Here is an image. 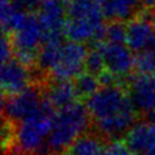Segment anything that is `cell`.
<instances>
[{
  "label": "cell",
  "instance_id": "44dd1931",
  "mask_svg": "<svg viewBox=\"0 0 155 155\" xmlns=\"http://www.w3.org/2000/svg\"><path fill=\"white\" fill-rule=\"evenodd\" d=\"M104 155H136V154L131 150L126 140L115 138L107 144Z\"/></svg>",
  "mask_w": 155,
  "mask_h": 155
},
{
  "label": "cell",
  "instance_id": "8992f818",
  "mask_svg": "<svg viewBox=\"0 0 155 155\" xmlns=\"http://www.w3.org/2000/svg\"><path fill=\"white\" fill-rule=\"evenodd\" d=\"M130 99L120 85L103 86L87 99L86 107L93 120H101L117 113Z\"/></svg>",
  "mask_w": 155,
  "mask_h": 155
},
{
  "label": "cell",
  "instance_id": "ac0fdd59",
  "mask_svg": "<svg viewBox=\"0 0 155 155\" xmlns=\"http://www.w3.org/2000/svg\"><path fill=\"white\" fill-rule=\"evenodd\" d=\"M134 70L137 74L155 73V53L151 50L138 52L134 57Z\"/></svg>",
  "mask_w": 155,
  "mask_h": 155
},
{
  "label": "cell",
  "instance_id": "5b68a950",
  "mask_svg": "<svg viewBox=\"0 0 155 155\" xmlns=\"http://www.w3.org/2000/svg\"><path fill=\"white\" fill-rule=\"evenodd\" d=\"M87 48L81 42L67 41L63 44L59 58L54 68L50 71L51 80H70L82 74L87 57Z\"/></svg>",
  "mask_w": 155,
  "mask_h": 155
},
{
  "label": "cell",
  "instance_id": "484cf974",
  "mask_svg": "<svg viewBox=\"0 0 155 155\" xmlns=\"http://www.w3.org/2000/svg\"><path fill=\"white\" fill-rule=\"evenodd\" d=\"M58 1H61V2H63V4H68V5H69L73 0H58Z\"/></svg>",
  "mask_w": 155,
  "mask_h": 155
},
{
  "label": "cell",
  "instance_id": "9a60e30c",
  "mask_svg": "<svg viewBox=\"0 0 155 155\" xmlns=\"http://www.w3.org/2000/svg\"><path fill=\"white\" fill-rule=\"evenodd\" d=\"M107 143L104 137L97 133L81 134L64 154L67 155H104Z\"/></svg>",
  "mask_w": 155,
  "mask_h": 155
},
{
  "label": "cell",
  "instance_id": "5bb4252c",
  "mask_svg": "<svg viewBox=\"0 0 155 155\" xmlns=\"http://www.w3.org/2000/svg\"><path fill=\"white\" fill-rule=\"evenodd\" d=\"M99 4L109 21H131L143 8L140 0H99Z\"/></svg>",
  "mask_w": 155,
  "mask_h": 155
},
{
  "label": "cell",
  "instance_id": "277c9868",
  "mask_svg": "<svg viewBox=\"0 0 155 155\" xmlns=\"http://www.w3.org/2000/svg\"><path fill=\"white\" fill-rule=\"evenodd\" d=\"M44 99L40 84H31L22 92L13 96H2V116L15 124L35 113Z\"/></svg>",
  "mask_w": 155,
  "mask_h": 155
},
{
  "label": "cell",
  "instance_id": "2e32d148",
  "mask_svg": "<svg viewBox=\"0 0 155 155\" xmlns=\"http://www.w3.org/2000/svg\"><path fill=\"white\" fill-rule=\"evenodd\" d=\"M151 138V124L147 120L136 122L126 134V143L136 155H144Z\"/></svg>",
  "mask_w": 155,
  "mask_h": 155
},
{
  "label": "cell",
  "instance_id": "603a6c76",
  "mask_svg": "<svg viewBox=\"0 0 155 155\" xmlns=\"http://www.w3.org/2000/svg\"><path fill=\"white\" fill-rule=\"evenodd\" d=\"M12 54H15L13 52V45L11 41V38L8 34L4 33L2 34V39H1V61L2 63L12 59Z\"/></svg>",
  "mask_w": 155,
  "mask_h": 155
},
{
  "label": "cell",
  "instance_id": "7402d4cb",
  "mask_svg": "<svg viewBox=\"0 0 155 155\" xmlns=\"http://www.w3.org/2000/svg\"><path fill=\"white\" fill-rule=\"evenodd\" d=\"M17 8L22 10L25 13H34L40 10V6L44 0H10Z\"/></svg>",
  "mask_w": 155,
  "mask_h": 155
},
{
  "label": "cell",
  "instance_id": "d6986e66",
  "mask_svg": "<svg viewBox=\"0 0 155 155\" xmlns=\"http://www.w3.org/2000/svg\"><path fill=\"white\" fill-rule=\"evenodd\" d=\"M127 25L120 21H109L105 24V40L109 42L124 44L126 42Z\"/></svg>",
  "mask_w": 155,
  "mask_h": 155
},
{
  "label": "cell",
  "instance_id": "4fadbf2b",
  "mask_svg": "<svg viewBox=\"0 0 155 155\" xmlns=\"http://www.w3.org/2000/svg\"><path fill=\"white\" fill-rule=\"evenodd\" d=\"M41 86L44 98H46L57 110L69 107L76 102L78 93L74 82L70 80H51L48 78Z\"/></svg>",
  "mask_w": 155,
  "mask_h": 155
},
{
  "label": "cell",
  "instance_id": "cb8c5ba5",
  "mask_svg": "<svg viewBox=\"0 0 155 155\" xmlns=\"http://www.w3.org/2000/svg\"><path fill=\"white\" fill-rule=\"evenodd\" d=\"M117 79L119 78L116 75H114L113 73H110L107 69L98 75V80H99V82H101L102 86H113V85H116Z\"/></svg>",
  "mask_w": 155,
  "mask_h": 155
},
{
  "label": "cell",
  "instance_id": "ffe728a7",
  "mask_svg": "<svg viewBox=\"0 0 155 155\" xmlns=\"http://www.w3.org/2000/svg\"><path fill=\"white\" fill-rule=\"evenodd\" d=\"M85 69L87 73L93 74L96 76H98L101 73H103L107 69L103 56H102L101 51L98 50V47L88 51L87 57H86V62H85Z\"/></svg>",
  "mask_w": 155,
  "mask_h": 155
},
{
  "label": "cell",
  "instance_id": "8fae6325",
  "mask_svg": "<svg viewBox=\"0 0 155 155\" xmlns=\"http://www.w3.org/2000/svg\"><path fill=\"white\" fill-rule=\"evenodd\" d=\"M136 108L130 99L117 113L101 120H96V127L104 138H114L130 130L136 122Z\"/></svg>",
  "mask_w": 155,
  "mask_h": 155
},
{
  "label": "cell",
  "instance_id": "9c48e42d",
  "mask_svg": "<svg viewBox=\"0 0 155 155\" xmlns=\"http://www.w3.org/2000/svg\"><path fill=\"white\" fill-rule=\"evenodd\" d=\"M44 29V41L62 38L67 23V10L58 0H44L38 16Z\"/></svg>",
  "mask_w": 155,
  "mask_h": 155
},
{
  "label": "cell",
  "instance_id": "52a82bcc",
  "mask_svg": "<svg viewBox=\"0 0 155 155\" xmlns=\"http://www.w3.org/2000/svg\"><path fill=\"white\" fill-rule=\"evenodd\" d=\"M127 86L130 98L134 108L142 114H149L155 110V73L136 74L128 76Z\"/></svg>",
  "mask_w": 155,
  "mask_h": 155
},
{
  "label": "cell",
  "instance_id": "ba28073f",
  "mask_svg": "<svg viewBox=\"0 0 155 155\" xmlns=\"http://www.w3.org/2000/svg\"><path fill=\"white\" fill-rule=\"evenodd\" d=\"M96 47H98L103 56L107 70L117 78H125L132 69H134V57L132 56L130 47H126L124 44L105 41Z\"/></svg>",
  "mask_w": 155,
  "mask_h": 155
},
{
  "label": "cell",
  "instance_id": "d4e9b609",
  "mask_svg": "<svg viewBox=\"0 0 155 155\" xmlns=\"http://www.w3.org/2000/svg\"><path fill=\"white\" fill-rule=\"evenodd\" d=\"M143 8H155V0H140Z\"/></svg>",
  "mask_w": 155,
  "mask_h": 155
},
{
  "label": "cell",
  "instance_id": "6da1fadb",
  "mask_svg": "<svg viewBox=\"0 0 155 155\" xmlns=\"http://www.w3.org/2000/svg\"><path fill=\"white\" fill-rule=\"evenodd\" d=\"M57 109L44 98L40 108L16 124V142L10 155L46 154V142L53 126Z\"/></svg>",
  "mask_w": 155,
  "mask_h": 155
},
{
  "label": "cell",
  "instance_id": "7a4b0ae2",
  "mask_svg": "<svg viewBox=\"0 0 155 155\" xmlns=\"http://www.w3.org/2000/svg\"><path fill=\"white\" fill-rule=\"evenodd\" d=\"M87 107L80 102L57 110L53 126L46 142L47 154L62 155L67 149L85 133L91 122Z\"/></svg>",
  "mask_w": 155,
  "mask_h": 155
},
{
  "label": "cell",
  "instance_id": "30bf717a",
  "mask_svg": "<svg viewBox=\"0 0 155 155\" xmlns=\"http://www.w3.org/2000/svg\"><path fill=\"white\" fill-rule=\"evenodd\" d=\"M30 68L18 59H10L1 67V90L2 96H13L30 86Z\"/></svg>",
  "mask_w": 155,
  "mask_h": 155
},
{
  "label": "cell",
  "instance_id": "e0dca14e",
  "mask_svg": "<svg viewBox=\"0 0 155 155\" xmlns=\"http://www.w3.org/2000/svg\"><path fill=\"white\" fill-rule=\"evenodd\" d=\"M74 85H75L78 97L82 99H88L99 90L101 82L98 80V76L86 71L80 74L78 78H75Z\"/></svg>",
  "mask_w": 155,
  "mask_h": 155
},
{
  "label": "cell",
  "instance_id": "7c38bea8",
  "mask_svg": "<svg viewBox=\"0 0 155 155\" xmlns=\"http://www.w3.org/2000/svg\"><path fill=\"white\" fill-rule=\"evenodd\" d=\"M126 44L130 50L134 52H142L150 50L155 45V28L148 21L137 16L128 21Z\"/></svg>",
  "mask_w": 155,
  "mask_h": 155
},
{
  "label": "cell",
  "instance_id": "3957f363",
  "mask_svg": "<svg viewBox=\"0 0 155 155\" xmlns=\"http://www.w3.org/2000/svg\"><path fill=\"white\" fill-rule=\"evenodd\" d=\"M16 59L30 69L36 67L38 56L44 44V29L36 16L28 15L25 23L15 33L8 34Z\"/></svg>",
  "mask_w": 155,
  "mask_h": 155
}]
</instances>
